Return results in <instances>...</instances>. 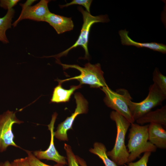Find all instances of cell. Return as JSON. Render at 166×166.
Returning a JSON list of instances; mask_svg holds the SVG:
<instances>
[{
	"instance_id": "obj_19",
	"label": "cell",
	"mask_w": 166,
	"mask_h": 166,
	"mask_svg": "<svg viewBox=\"0 0 166 166\" xmlns=\"http://www.w3.org/2000/svg\"><path fill=\"white\" fill-rule=\"evenodd\" d=\"M64 148L66 154L68 166H79L76 156L73 152L71 146L65 143Z\"/></svg>"
},
{
	"instance_id": "obj_6",
	"label": "cell",
	"mask_w": 166,
	"mask_h": 166,
	"mask_svg": "<svg viewBox=\"0 0 166 166\" xmlns=\"http://www.w3.org/2000/svg\"><path fill=\"white\" fill-rule=\"evenodd\" d=\"M166 98L163 94L153 84L149 88L148 93L143 100L139 102H134L131 100L128 103L132 116L136 121L155 107L161 104Z\"/></svg>"
},
{
	"instance_id": "obj_1",
	"label": "cell",
	"mask_w": 166,
	"mask_h": 166,
	"mask_svg": "<svg viewBox=\"0 0 166 166\" xmlns=\"http://www.w3.org/2000/svg\"><path fill=\"white\" fill-rule=\"evenodd\" d=\"M111 120L114 121L117 129V136L114 145L110 151L107 152L108 156L118 166L128 163L129 153L125 144L126 133L130 123L118 112L113 111L110 115Z\"/></svg>"
},
{
	"instance_id": "obj_14",
	"label": "cell",
	"mask_w": 166,
	"mask_h": 166,
	"mask_svg": "<svg viewBox=\"0 0 166 166\" xmlns=\"http://www.w3.org/2000/svg\"><path fill=\"white\" fill-rule=\"evenodd\" d=\"M137 123L141 125L149 123L166 126V106L153 111L151 110L137 119Z\"/></svg>"
},
{
	"instance_id": "obj_9",
	"label": "cell",
	"mask_w": 166,
	"mask_h": 166,
	"mask_svg": "<svg viewBox=\"0 0 166 166\" xmlns=\"http://www.w3.org/2000/svg\"><path fill=\"white\" fill-rule=\"evenodd\" d=\"M48 0H41L33 6H29L22 9L18 18L12 24L16 26L20 21L28 19L37 22H45L46 17L50 12L48 7Z\"/></svg>"
},
{
	"instance_id": "obj_17",
	"label": "cell",
	"mask_w": 166,
	"mask_h": 166,
	"mask_svg": "<svg viewBox=\"0 0 166 166\" xmlns=\"http://www.w3.org/2000/svg\"><path fill=\"white\" fill-rule=\"evenodd\" d=\"M89 151L101 159L105 166H119L108 156L106 148L103 144L95 142L93 144V148H91Z\"/></svg>"
},
{
	"instance_id": "obj_22",
	"label": "cell",
	"mask_w": 166,
	"mask_h": 166,
	"mask_svg": "<svg viewBox=\"0 0 166 166\" xmlns=\"http://www.w3.org/2000/svg\"><path fill=\"white\" fill-rule=\"evenodd\" d=\"M151 153V152H146L138 161L134 162L128 163L127 165L124 164V165L125 166H147V163Z\"/></svg>"
},
{
	"instance_id": "obj_18",
	"label": "cell",
	"mask_w": 166,
	"mask_h": 166,
	"mask_svg": "<svg viewBox=\"0 0 166 166\" xmlns=\"http://www.w3.org/2000/svg\"><path fill=\"white\" fill-rule=\"evenodd\" d=\"M153 84L164 94L166 95V77L157 68H156L152 73Z\"/></svg>"
},
{
	"instance_id": "obj_2",
	"label": "cell",
	"mask_w": 166,
	"mask_h": 166,
	"mask_svg": "<svg viewBox=\"0 0 166 166\" xmlns=\"http://www.w3.org/2000/svg\"><path fill=\"white\" fill-rule=\"evenodd\" d=\"M127 144L129 153L128 163L132 162L146 152H155L156 147L148 140V124H131Z\"/></svg>"
},
{
	"instance_id": "obj_21",
	"label": "cell",
	"mask_w": 166,
	"mask_h": 166,
	"mask_svg": "<svg viewBox=\"0 0 166 166\" xmlns=\"http://www.w3.org/2000/svg\"><path fill=\"white\" fill-rule=\"evenodd\" d=\"M92 0H73L69 3L60 5L61 8L66 7L73 5H79L84 6L86 10V11L90 13V8Z\"/></svg>"
},
{
	"instance_id": "obj_24",
	"label": "cell",
	"mask_w": 166,
	"mask_h": 166,
	"mask_svg": "<svg viewBox=\"0 0 166 166\" xmlns=\"http://www.w3.org/2000/svg\"><path fill=\"white\" fill-rule=\"evenodd\" d=\"M20 1L19 0H0V7L8 10L13 8Z\"/></svg>"
},
{
	"instance_id": "obj_15",
	"label": "cell",
	"mask_w": 166,
	"mask_h": 166,
	"mask_svg": "<svg viewBox=\"0 0 166 166\" xmlns=\"http://www.w3.org/2000/svg\"><path fill=\"white\" fill-rule=\"evenodd\" d=\"M61 83H59L54 89L51 101L52 102L59 103L69 101L71 96L75 91L81 87V85H72L70 89L63 88Z\"/></svg>"
},
{
	"instance_id": "obj_7",
	"label": "cell",
	"mask_w": 166,
	"mask_h": 166,
	"mask_svg": "<svg viewBox=\"0 0 166 166\" xmlns=\"http://www.w3.org/2000/svg\"><path fill=\"white\" fill-rule=\"evenodd\" d=\"M23 122L16 117L15 113L9 110L0 115V152L5 151L10 146L20 148L14 141L12 126Z\"/></svg>"
},
{
	"instance_id": "obj_26",
	"label": "cell",
	"mask_w": 166,
	"mask_h": 166,
	"mask_svg": "<svg viewBox=\"0 0 166 166\" xmlns=\"http://www.w3.org/2000/svg\"><path fill=\"white\" fill-rule=\"evenodd\" d=\"M78 162L81 166H88L85 161L82 158L76 156Z\"/></svg>"
},
{
	"instance_id": "obj_10",
	"label": "cell",
	"mask_w": 166,
	"mask_h": 166,
	"mask_svg": "<svg viewBox=\"0 0 166 166\" xmlns=\"http://www.w3.org/2000/svg\"><path fill=\"white\" fill-rule=\"evenodd\" d=\"M57 115L56 113H54L52 115L50 124L47 125L51 133L50 143L48 148L44 151H35L33 154L39 159L51 160L56 162L57 164L64 165L67 164L66 158L59 153L54 144V125Z\"/></svg>"
},
{
	"instance_id": "obj_13",
	"label": "cell",
	"mask_w": 166,
	"mask_h": 166,
	"mask_svg": "<svg viewBox=\"0 0 166 166\" xmlns=\"http://www.w3.org/2000/svg\"><path fill=\"white\" fill-rule=\"evenodd\" d=\"M119 33L121 37V43L126 45H133L137 47H146L165 53L166 52V46L162 44L156 42L141 43L135 42L128 36V31L126 30H121Z\"/></svg>"
},
{
	"instance_id": "obj_11",
	"label": "cell",
	"mask_w": 166,
	"mask_h": 166,
	"mask_svg": "<svg viewBox=\"0 0 166 166\" xmlns=\"http://www.w3.org/2000/svg\"><path fill=\"white\" fill-rule=\"evenodd\" d=\"M45 22L48 23L55 30L58 34L73 30L74 24L71 18L55 14L50 12Z\"/></svg>"
},
{
	"instance_id": "obj_3",
	"label": "cell",
	"mask_w": 166,
	"mask_h": 166,
	"mask_svg": "<svg viewBox=\"0 0 166 166\" xmlns=\"http://www.w3.org/2000/svg\"><path fill=\"white\" fill-rule=\"evenodd\" d=\"M57 63L61 65L64 69L69 68L76 69L80 72V75L63 80H57L59 83L73 79L79 81L80 85L87 84L91 88H102L108 86L104 79V72L101 69L99 63L93 65L89 63L86 64L84 67L80 66L77 65H67L63 64L57 60Z\"/></svg>"
},
{
	"instance_id": "obj_12",
	"label": "cell",
	"mask_w": 166,
	"mask_h": 166,
	"mask_svg": "<svg viewBox=\"0 0 166 166\" xmlns=\"http://www.w3.org/2000/svg\"><path fill=\"white\" fill-rule=\"evenodd\" d=\"M148 140L156 148H166V131L162 125L150 123L148 128Z\"/></svg>"
},
{
	"instance_id": "obj_16",
	"label": "cell",
	"mask_w": 166,
	"mask_h": 166,
	"mask_svg": "<svg viewBox=\"0 0 166 166\" xmlns=\"http://www.w3.org/2000/svg\"><path fill=\"white\" fill-rule=\"evenodd\" d=\"M15 13L13 9L8 10L6 14L0 18V41L4 43L9 42L6 35V31L11 27V22Z\"/></svg>"
},
{
	"instance_id": "obj_8",
	"label": "cell",
	"mask_w": 166,
	"mask_h": 166,
	"mask_svg": "<svg viewBox=\"0 0 166 166\" xmlns=\"http://www.w3.org/2000/svg\"><path fill=\"white\" fill-rule=\"evenodd\" d=\"M74 98L76 104L74 112L70 116L67 117L64 121L59 124L57 130L54 132V136L59 140L67 141V131L72 128L76 117L79 114L87 112L88 102L83 96L80 93H76L74 94Z\"/></svg>"
},
{
	"instance_id": "obj_20",
	"label": "cell",
	"mask_w": 166,
	"mask_h": 166,
	"mask_svg": "<svg viewBox=\"0 0 166 166\" xmlns=\"http://www.w3.org/2000/svg\"><path fill=\"white\" fill-rule=\"evenodd\" d=\"M27 154V158L31 166H64L63 165L57 164L54 166H50L45 164L37 158L30 151L26 150Z\"/></svg>"
},
{
	"instance_id": "obj_27",
	"label": "cell",
	"mask_w": 166,
	"mask_h": 166,
	"mask_svg": "<svg viewBox=\"0 0 166 166\" xmlns=\"http://www.w3.org/2000/svg\"><path fill=\"white\" fill-rule=\"evenodd\" d=\"M6 164V163H5ZM6 165L7 166L6 164ZM0 166H6L5 163L3 162H0Z\"/></svg>"
},
{
	"instance_id": "obj_25",
	"label": "cell",
	"mask_w": 166,
	"mask_h": 166,
	"mask_svg": "<svg viewBox=\"0 0 166 166\" xmlns=\"http://www.w3.org/2000/svg\"><path fill=\"white\" fill-rule=\"evenodd\" d=\"M36 0H27L25 3L24 4H20V6H22V9L26 8L30 5Z\"/></svg>"
},
{
	"instance_id": "obj_4",
	"label": "cell",
	"mask_w": 166,
	"mask_h": 166,
	"mask_svg": "<svg viewBox=\"0 0 166 166\" xmlns=\"http://www.w3.org/2000/svg\"><path fill=\"white\" fill-rule=\"evenodd\" d=\"M78 9L82 15L83 22L80 34L77 40L71 46L62 52L55 55L45 57H53L58 60L61 57L66 55L69 51L72 49L79 46H81L85 51V58H87L88 57L89 53L88 45L89 37L92 25L97 22H107L109 21V20L107 15L93 16L86 10H84L81 7H78Z\"/></svg>"
},
{
	"instance_id": "obj_5",
	"label": "cell",
	"mask_w": 166,
	"mask_h": 166,
	"mask_svg": "<svg viewBox=\"0 0 166 166\" xmlns=\"http://www.w3.org/2000/svg\"><path fill=\"white\" fill-rule=\"evenodd\" d=\"M101 89L104 93V99L105 105L125 117L131 124L135 120L132 117L128 107V103L132 98L128 91L124 89H119L114 91L108 86Z\"/></svg>"
},
{
	"instance_id": "obj_23",
	"label": "cell",
	"mask_w": 166,
	"mask_h": 166,
	"mask_svg": "<svg viewBox=\"0 0 166 166\" xmlns=\"http://www.w3.org/2000/svg\"><path fill=\"white\" fill-rule=\"evenodd\" d=\"M5 163L7 166H31L27 157L15 159L11 163L8 161Z\"/></svg>"
}]
</instances>
